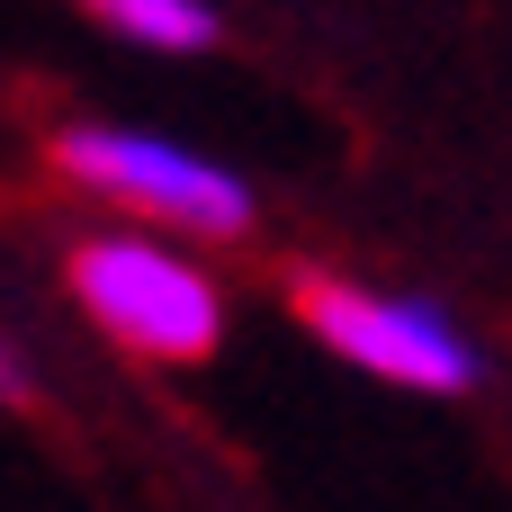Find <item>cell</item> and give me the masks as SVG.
<instances>
[{"instance_id":"3957f363","label":"cell","mask_w":512,"mask_h":512,"mask_svg":"<svg viewBox=\"0 0 512 512\" xmlns=\"http://www.w3.org/2000/svg\"><path fill=\"white\" fill-rule=\"evenodd\" d=\"M54 171L99 189L108 207H135L153 225H180V234H207V243H234L252 234V189L189 153V144H162V135H126V126H63L54 135Z\"/></svg>"},{"instance_id":"7a4b0ae2","label":"cell","mask_w":512,"mask_h":512,"mask_svg":"<svg viewBox=\"0 0 512 512\" xmlns=\"http://www.w3.org/2000/svg\"><path fill=\"white\" fill-rule=\"evenodd\" d=\"M288 306L306 333H324V351H342L351 369L387 378V387H423V396H468L486 378L477 342L423 306V297H378V288H351V279H324V270H297L288 279Z\"/></svg>"},{"instance_id":"6da1fadb","label":"cell","mask_w":512,"mask_h":512,"mask_svg":"<svg viewBox=\"0 0 512 512\" xmlns=\"http://www.w3.org/2000/svg\"><path fill=\"white\" fill-rule=\"evenodd\" d=\"M72 297L99 333H117L144 360H207L225 342V297L198 261L144 243V234H90L72 243Z\"/></svg>"},{"instance_id":"5b68a950","label":"cell","mask_w":512,"mask_h":512,"mask_svg":"<svg viewBox=\"0 0 512 512\" xmlns=\"http://www.w3.org/2000/svg\"><path fill=\"white\" fill-rule=\"evenodd\" d=\"M27 396H36V387H27V369L9 360V342H0V405H27Z\"/></svg>"},{"instance_id":"277c9868","label":"cell","mask_w":512,"mask_h":512,"mask_svg":"<svg viewBox=\"0 0 512 512\" xmlns=\"http://www.w3.org/2000/svg\"><path fill=\"white\" fill-rule=\"evenodd\" d=\"M99 27L153 45V54H207L216 45V9L207 0H81Z\"/></svg>"}]
</instances>
